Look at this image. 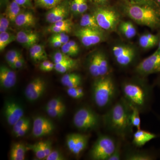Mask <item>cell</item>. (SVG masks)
<instances>
[{"label":"cell","mask_w":160,"mask_h":160,"mask_svg":"<svg viewBox=\"0 0 160 160\" xmlns=\"http://www.w3.org/2000/svg\"><path fill=\"white\" fill-rule=\"evenodd\" d=\"M118 8L122 14L137 24L152 30L160 29V9L153 1L140 4L119 3Z\"/></svg>","instance_id":"1"},{"label":"cell","mask_w":160,"mask_h":160,"mask_svg":"<svg viewBox=\"0 0 160 160\" xmlns=\"http://www.w3.org/2000/svg\"><path fill=\"white\" fill-rule=\"evenodd\" d=\"M130 106L122 98L115 103L103 116V122L109 131L125 138L132 132L130 121Z\"/></svg>","instance_id":"2"},{"label":"cell","mask_w":160,"mask_h":160,"mask_svg":"<svg viewBox=\"0 0 160 160\" xmlns=\"http://www.w3.org/2000/svg\"><path fill=\"white\" fill-rule=\"evenodd\" d=\"M125 81L122 84L123 98L129 104L142 112L147 108L151 100L152 89L145 77L140 76Z\"/></svg>","instance_id":"3"},{"label":"cell","mask_w":160,"mask_h":160,"mask_svg":"<svg viewBox=\"0 0 160 160\" xmlns=\"http://www.w3.org/2000/svg\"><path fill=\"white\" fill-rule=\"evenodd\" d=\"M116 92V86L110 74L96 78L92 85V99L98 107H106L114 99Z\"/></svg>","instance_id":"4"},{"label":"cell","mask_w":160,"mask_h":160,"mask_svg":"<svg viewBox=\"0 0 160 160\" xmlns=\"http://www.w3.org/2000/svg\"><path fill=\"white\" fill-rule=\"evenodd\" d=\"M92 13L101 29L108 33L117 31L118 26L122 20V13L118 8L109 4L95 6Z\"/></svg>","instance_id":"5"},{"label":"cell","mask_w":160,"mask_h":160,"mask_svg":"<svg viewBox=\"0 0 160 160\" xmlns=\"http://www.w3.org/2000/svg\"><path fill=\"white\" fill-rule=\"evenodd\" d=\"M111 52L115 62L122 68L132 65L138 58L136 47L130 43L118 42L112 45Z\"/></svg>","instance_id":"6"},{"label":"cell","mask_w":160,"mask_h":160,"mask_svg":"<svg viewBox=\"0 0 160 160\" xmlns=\"http://www.w3.org/2000/svg\"><path fill=\"white\" fill-rule=\"evenodd\" d=\"M73 122L76 128L80 131L88 132L98 127L100 118L99 115L91 108L83 107L75 113Z\"/></svg>","instance_id":"7"},{"label":"cell","mask_w":160,"mask_h":160,"mask_svg":"<svg viewBox=\"0 0 160 160\" xmlns=\"http://www.w3.org/2000/svg\"><path fill=\"white\" fill-rule=\"evenodd\" d=\"M117 143L107 135H100L89 152V157L93 160H108L113 153Z\"/></svg>","instance_id":"8"},{"label":"cell","mask_w":160,"mask_h":160,"mask_svg":"<svg viewBox=\"0 0 160 160\" xmlns=\"http://www.w3.org/2000/svg\"><path fill=\"white\" fill-rule=\"evenodd\" d=\"M107 32L102 29L80 27L74 32V35L86 47L95 46L106 41Z\"/></svg>","instance_id":"9"},{"label":"cell","mask_w":160,"mask_h":160,"mask_svg":"<svg viewBox=\"0 0 160 160\" xmlns=\"http://www.w3.org/2000/svg\"><path fill=\"white\" fill-rule=\"evenodd\" d=\"M135 71L138 75L143 77L160 73V50L157 49L152 54L138 63Z\"/></svg>","instance_id":"10"},{"label":"cell","mask_w":160,"mask_h":160,"mask_svg":"<svg viewBox=\"0 0 160 160\" xmlns=\"http://www.w3.org/2000/svg\"><path fill=\"white\" fill-rule=\"evenodd\" d=\"M55 126L51 120L46 117L38 116L33 120L32 135L34 138H40L49 135L53 132Z\"/></svg>","instance_id":"11"},{"label":"cell","mask_w":160,"mask_h":160,"mask_svg":"<svg viewBox=\"0 0 160 160\" xmlns=\"http://www.w3.org/2000/svg\"><path fill=\"white\" fill-rule=\"evenodd\" d=\"M46 85L45 80L41 78L32 80L26 86L25 95L30 102H34L40 98L46 91Z\"/></svg>","instance_id":"12"},{"label":"cell","mask_w":160,"mask_h":160,"mask_svg":"<svg viewBox=\"0 0 160 160\" xmlns=\"http://www.w3.org/2000/svg\"><path fill=\"white\" fill-rule=\"evenodd\" d=\"M4 112L7 123L11 126L24 117V112L22 106L14 101H6Z\"/></svg>","instance_id":"13"},{"label":"cell","mask_w":160,"mask_h":160,"mask_svg":"<svg viewBox=\"0 0 160 160\" xmlns=\"http://www.w3.org/2000/svg\"><path fill=\"white\" fill-rule=\"evenodd\" d=\"M70 9V0H65L62 2L49 9L46 14V20L51 24L65 19L68 16Z\"/></svg>","instance_id":"14"},{"label":"cell","mask_w":160,"mask_h":160,"mask_svg":"<svg viewBox=\"0 0 160 160\" xmlns=\"http://www.w3.org/2000/svg\"><path fill=\"white\" fill-rule=\"evenodd\" d=\"M17 77L15 72L5 66L0 67V85L2 88L9 89L15 85Z\"/></svg>","instance_id":"15"},{"label":"cell","mask_w":160,"mask_h":160,"mask_svg":"<svg viewBox=\"0 0 160 160\" xmlns=\"http://www.w3.org/2000/svg\"><path fill=\"white\" fill-rule=\"evenodd\" d=\"M16 37L18 42L26 48H31L39 40L38 34L29 30H21L18 32Z\"/></svg>","instance_id":"16"},{"label":"cell","mask_w":160,"mask_h":160,"mask_svg":"<svg viewBox=\"0 0 160 160\" xmlns=\"http://www.w3.org/2000/svg\"><path fill=\"white\" fill-rule=\"evenodd\" d=\"M157 135L152 132L142 129H137L133 133L132 142L136 147L141 148L146 143L157 138Z\"/></svg>","instance_id":"17"},{"label":"cell","mask_w":160,"mask_h":160,"mask_svg":"<svg viewBox=\"0 0 160 160\" xmlns=\"http://www.w3.org/2000/svg\"><path fill=\"white\" fill-rule=\"evenodd\" d=\"M157 158V155L152 152L136 149L127 150L123 157L126 160H153Z\"/></svg>","instance_id":"18"},{"label":"cell","mask_w":160,"mask_h":160,"mask_svg":"<svg viewBox=\"0 0 160 160\" xmlns=\"http://www.w3.org/2000/svg\"><path fill=\"white\" fill-rule=\"evenodd\" d=\"M16 26L20 28H32L35 26L36 19L31 12H21L15 20Z\"/></svg>","instance_id":"19"},{"label":"cell","mask_w":160,"mask_h":160,"mask_svg":"<svg viewBox=\"0 0 160 160\" xmlns=\"http://www.w3.org/2000/svg\"><path fill=\"white\" fill-rule=\"evenodd\" d=\"M117 31L127 39L133 38L137 33L136 27L131 21L122 20L118 26Z\"/></svg>","instance_id":"20"},{"label":"cell","mask_w":160,"mask_h":160,"mask_svg":"<svg viewBox=\"0 0 160 160\" xmlns=\"http://www.w3.org/2000/svg\"><path fill=\"white\" fill-rule=\"evenodd\" d=\"M158 35L152 34L150 32L143 33L140 36L138 39L140 47L144 50H148L158 46Z\"/></svg>","instance_id":"21"},{"label":"cell","mask_w":160,"mask_h":160,"mask_svg":"<svg viewBox=\"0 0 160 160\" xmlns=\"http://www.w3.org/2000/svg\"><path fill=\"white\" fill-rule=\"evenodd\" d=\"M27 148L22 143H15L12 145L9 158L11 160H25Z\"/></svg>","instance_id":"22"},{"label":"cell","mask_w":160,"mask_h":160,"mask_svg":"<svg viewBox=\"0 0 160 160\" xmlns=\"http://www.w3.org/2000/svg\"><path fill=\"white\" fill-rule=\"evenodd\" d=\"M89 139L88 135L78 133L74 149L72 153L76 156L79 155L87 147Z\"/></svg>","instance_id":"23"},{"label":"cell","mask_w":160,"mask_h":160,"mask_svg":"<svg viewBox=\"0 0 160 160\" xmlns=\"http://www.w3.org/2000/svg\"><path fill=\"white\" fill-rule=\"evenodd\" d=\"M88 67L92 76L95 78H100L98 51L96 52L91 55L88 61Z\"/></svg>","instance_id":"24"},{"label":"cell","mask_w":160,"mask_h":160,"mask_svg":"<svg viewBox=\"0 0 160 160\" xmlns=\"http://www.w3.org/2000/svg\"><path fill=\"white\" fill-rule=\"evenodd\" d=\"M100 77L110 74V66L108 57L105 52L98 51Z\"/></svg>","instance_id":"25"},{"label":"cell","mask_w":160,"mask_h":160,"mask_svg":"<svg viewBox=\"0 0 160 160\" xmlns=\"http://www.w3.org/2000/svg\"><path fill=\"white\" fill-rule=\"evenodd\" d=\"M21 7L16 2L12 0L6 6L5 15L10 20V22H14L15 20L21 12Z\"/></svg>","instance_id":"26"},{"label":"cell","mask_w":160,"mask_h":160,"mask_svg":"<svg viewBox=\"0 0 160 160\" xmlns=\"http://www.w3.org/2000/svg\"><path fill=\"white\" fill-rule=\"evenodd\" d=\"M82 15L80 21L81 27L102 29L98 25L96 18L92 13H85Z\"/></svg>","instance_id":"27"},{"label":"cell","mask_w":160,"mask_h":160,"mask_svg":"<svg viewBox=\"0 0 160 160\" xmlns=\"http://www.w3.org/2000/svg\"><path fill=\"white\" fill-rule=\"evenodd\" d=\"M78 66V60H73L69 62L55 64L54 69L60 73H64L77 68Z\"/></svg>","instance_id":"28"},{"label":"cell","mask_w":160,"mask_h":160,"mask_svg":"<svg viewBox=\"0 0 160 160\" xmlns=\"http://www.w3.org/2000/svg\"><path fill=\"white\" fill-rule=\"evenodd\" d=\"M129 104V103H128ZM130 106V121L132 126L137 129H141V120L140 117L141 112L137 108L129 105Z\"/></svg>","instance_id":"29"},{"label":"cell","mask_w":160,"mask_h":160,"mask_svg":"<svg viewBox=\"0 0 160 160\" xmlns=\"http://www.w3.org/2000/svg\"><path fill=\"white\" fill-rule=\"evenodd\" d=\"M16 40V37L7 31L0 32V51L3 50L9 44Z\"/></svg>","instance_id":"30"},{"label":"cell","mask_w":160,"mask_h":160,"mask_svg":"<svg viewBox=\"0 0 160 160\" xmlns=\"http://www.w3.org/2000/svg\"><path fill=\"white\" fill-rule=\"evenodd\" d=\"M65 0H34L36 6L40 8L49 9L59 5Z\"/></svg>","instance_id":"31"},{"label":"cell","mask_w":160,"mask_h":160,"mask_svg":"<svg viewBox=\"0 0 160 160\" xmlns=\"http://www.w3.org/2000/svg\"><path fill=\"white\" fill-rule=\"evenodd\" d=\"M46 112L50 117L60 118L62 117L66 112V107L58 108H45Z\"/></svg>","instance_id":"32"},{"label":"cell","mask_w":160,"mask_h":160,"mask_svg":"<svg viewBox=\"0 0 160 160\" xmlns=\"http://www.w3.org/2000/svg\"><path fill=\"white\" fill-rule=\"evenodd\" d=\"M27 149H29V150H31L34 152L36 157L38 159H45V158H46V155L41 149L38 142L32 144V145L29 144L27 146Z\"/></svg>","instance_id":"33"},{"label":"cell","mask_w":160,"mask_h":160,"mask_svg":"<svg viewBox=\"0 0 160 160\" xmlns=\"http://www.w3.org/2000/svg\"><path fill=\"white\" fill-rule=\"evenodd\" d=\"M53 62L54 64H57L63 62H69L73 60V59L71 58V57L69 56L68 55L65 54L64 52H58L55 53L53 56Z\"/></svg>","instance_id":"34"},{"label":"cell","mask_w":160,"mask_h":160,"mask_svg":"<svg viewBox=\"0 0 160 160\" xmlns=\"http://www.w3.org/2000/svg\"><path fill=\"white\" fill-rule=\"evenodd\" d=\"M20 54L21 53L20 52L15 50H9L7 52L6 55V59L10 67L13 65Z\"/></svg>","instance_id":"35"},{"label":"cell","mask_w":160,"mask_h":160,"mask_svg":"<svg viewBox=\"0 0 160 160\" xmlns=\"http://www.w3.org/2000/svg\"><path fill=\"white\" fill-rule=\"evenodd\" d=\"M66 107L62 100L60 98L52 99L46 104V108H58Z\"/></svg>","instance_id":"36"},{"label":"cell","mask_w":160,"mask_h":160,"mask_svg":"<svg viewBox=\"0 0 160 160\" xmlns=\"http://www.w3.org/2000/svg\"><path fill=\"white\" fill-rule=\"evenodd\" d=\"M30 121L29 119L28 118L24 117L18 121L15 124L12 126V132L14 134L18 132L20 129L22 128L26 125V123Z\"/></svg>","instance_id":"37"},{"label":"cell","mask_w":160,"mask_h":160,"mask_svg":"<svg viewBox=\"0 0 160 160\" xmlns=\"http://www.w3.org/2000/svg\"><path fill=\"white\" fill-rule=\"evenodd\" d=\"M10 20L5 14H1L0 18V32L7 31L9 26Z\"/></svg>","instance_id":"38"},{"label":"cell","mask_w":160,"mask_h":160,"mask_svg":"<svg viewBox=\"0 0 160 160\" xmlns=\"http://www.w3.org/2000/svg\"><path fill=\"white\" fill-rule=\"evenodd\" d=\"M72 29H70V28H64V27L55 26L52 24L51 26L48 27L47 30L49 32L54 33H61V32L68 33L71 32Z\"/></svg>","instance_id":"39"},{"label":"cell","mask_w":160,"mask_h":160,"mask_svg":"<svg viewBox=\"0 0 160 160\" xmlns=\"http://www.w3.org/2000/svg\"><path fill=\"white\" fill-rule=\"evenodd\" d=\"M46 160H64L66 158L59 151L57 150H52L45 159Z\"/></svg>","instance_id":"40"},{"label":"cell","mask_w":160,"mask_h":160,"mask_svg":"<svg viewBox=\"0 0 160 160\" xmlns=\"http://www.w3.org/2000/svg\"><path fill=\"white\" fill-rule=\"evenodd\" d=\"M61 48L62 52H64L65 54L68 55L69 56L74 57L78 55L75 52L74 50L72 48L68 42L63 44Z\"/></svg>","instance_id":"41"},{"label":"cell","mask_w":160,"mask_h":160,"mask_svg":"<svg viewBox=\"0 0 160 160\" xmlns=\"http://www.w3.org/2000/svg\"><path fill=\"white\" fill-rule=\"evenodd\" d=\"M42 151L44 152L46 157H47L52 151L51 143L49 141L40 142H38Z\"/></svg>","instance_id":"42"},{"label":"cell","mask_w":160,"mask_h":160,"mask_svg":"<svg viewBox=\"0 0 160 160\" xmlns=\"http://www.w3.org/2000/svg\"><path fill=\"white\" fill-rule=\"evenodd\" d=\"M122 156L121 145L119 142H118L114 151L108 160H120L122 158Z\"/></svg>","instance_id":"43"},{"label":"cell","mask_w":160,"mask_h":160,"mask_svg":"<svg viewBox=\"0 0 160 160\" xmlns=\"http://www.w3.org/2000/svg\"><path fill=\"white\" fill-rule=\"evenodd\" d=\"M32 47H33L35 50L38 53L39 55L43 61L47 60V54L44 46L36 44L34 45V46H32Z\"/></svg>","instance_id":"44"},{"label":"cell","mask_w":160,"mask_h":160,"mask_svg":"<svg viewBox=\"0 0 160 160\" xmlns=\"http://www.w3.org/2000/svg\"><path fill=\"white\" fill-rule=\"evenodd\" d=\"M52 25L55 26H59V27L72 29V22L71 19H65L58 21L54 24H52Z\"/></svg>","instance_id":"45"},{"label":"cell","mask_w":160,"mask_h":160,"mask_svg":"<svg viewBox=\"0 0 160 160\" xmlns=\"http://www.w3.org/2000/svg\"><path fill=\"white\" fill-rule=\"evenodd\" d=\"M88 1L89 0H79L78 14H84L87 11L89 8Z\"/></svg>","instance_id":"46"},{"label":"cell","mask_w":160,"mask_h":160,"mask_svg":"<svg viewBox=\"0 0 160 160\" xmlns=\"http://www.w3.org/2000/svg\"><path fill=\"white\" fill-rule=\"evenodd\" d=\"M67 94L70 97L72 98L76 99H78L82 98L83 97V96L81 94H80L79 92H78L77 87L75 88H68L67 90Z\"/></svg>","instance_id":"47"},{"label":"cell","mask_w":160,"mask_h":160,"mask_svg":"<svg viewBox=\"0 0 160 160\" xmlns=\"http://www.w3.org/2000/svg\"><path fill=\"white\" fill-rule=\"evenodd\" d=\"M52 36L58 39L63 44L68 42L69 41V36L65 32L54 33Z\"/></svg>","instance_id":"48"},{"label":"cell","mask_w":160,"mask_h":160,"mask_svg":"<svg viewBox=\"0 0 160 160\" xmlns=\"http://www.w3.org/2000/svg\"><path fill=\"white\" fill-rule=\"evenodd\" d=\"M29 52L30 58L32 60V61H34V62H38L40 61H43L39 55L38 53L35 50L33 47H31V48H30Z\"/></svg>","instance_id":"49"},{"label":"cell","mask_w":160,"mask_h":160,"mask_svg":"<svg viewBox=\"0 0 160 160\" xmlns=\"http://www.w3.org/2000/svg\"><path fill=\"white\" fill-rule=\"evenodd\" d=\"M20 6L24 8L32 9V0H13Z\"/></svg>","instance_id":"50"},{"label":"cell","mask_w":160,"mask_h":160,"mask_svg":"<svg viewBox=\"0 0 160 160\" xmlns=\"http://www.w3.org/2000/svg\"><path fill=\"white\" fill-rule=\"evenodd\" d=\"M25 61L22 56V54H20L18 57L16 61L14 63L11 68L13 69H20L24 66Z\"/></svg>","instance_id":"51"},{"label":"cell","mask_w":160,"mask_h":160,"mask_svg":"<svg viewBox=\"0 0 160 160\" xmlns=\"http://www.w3.org/2000/svg\"><path fill=\"white\" fill-rule=\"evenodd\" d=\"M29 126H30V121L26 123V125L22 128L20 129L17 133L14 134L15 136L17 138L24 136L29 130Z\"/></svg>","instance_id":"52"},{"label":"cell","mask_w":160,"mask_h":160,"mask_svg":"<svg viewBox=\"0 0 160 160\" xmlns=\"http://www.w3.org/2000/svg\"><path fill=\"white\" fill-rule=\"evenodd\" d=\"M79 0H70V10L75 14H78Z\"/></svg>","instance_id":"53"},{"label":"cell","mask_w":160,"mask_h":160,"mask_svg":"<svg viewBox=\"0 0 160 160\" xmlns=\"http://www.w3.org/2000/svg\"><path fill=\"white\" fill-rule=\"evenodd\" d=\"M49 42L52 47L54 48L61 47L63 44L57 38L53 36H52L49 40Z\"/></svg>","instance_id":"54"},{"label":"cell","mask_w":160,"mask_h":160,"mask_svg":"<svg viewBox=\"0 0 160 160\" xmlns=\"http://www.w3.org/2000/svg\"><path fill=\"white\" fill-rule=\"evenodd\" d=\"M120 3H126V4H140L145 3L152 2V0H118Z\"/></svg>","instance_id":"55"},{"label":"cell","mask_w":160,"mask_h":160,"mask_svg":"<svg viewBox=\"0 0 160 160\" xmlns=\"http://www.w3.org/2000/svg\"><path fill=\"white\" fill-rule=\"evenodd\" d=\"M95 6H106L109 5L110 0H89Z\"/></svg>","instance_id":"56"},{"label":"cell","mask_w":160,"mask_h":160,"mask_svg":"<svg viewBox=\"0 0 160 160\" xmlns=\"http://www.w3.org/2000/svg\"><path fill=\"white\" fill-rule=\"evenodd\" d=\"M68 42H69V45L71 46L72 48L74 50L75 52L78 54L80 52V47L78 43L74 41H69Z\"/></svg>","instance_id":"57"},{"label":"cell","mask_w":160,"mask_h":160,"mask_svg":"<svg viewBox=\"0 0 160 160\" xmlns=\"http://www.w3.org/2000/svg\"><path fill=\"white\" fill-rule=\"evenodd\" d=\"M51 62L49 60H45L43 61L41 64H40L39 66V69L42 71H45V70L48 66L49 65Z\"/></svg>","instance_id":"58"},{"label":"cell","mask_w":160,"mask_h":160,"mask_svg":"<svg viewBox=\"0 0 160 160\" xmlns=\"http://www.w3.org/2000/svg\"><path fill=\"white\" fill-rule=\"evenodd\" d=\"M55 64L52 62H50V64L45 70V72H50L54 69Z\"/></svg>","instance_id":"59"},{"label":"cell","mask_w":160,"mask_h":160,"mask_svg":"<svg viewBox=\"0 0 160 160\" xmlns=\"http://www.w3.org/2000/svg\"><path fill=\"white\" fill-rule=\"evenodd\" d=\"M159 30V31L158 33V42L157 49L160 50V29Z\"/></svg>","instance_id":"60"},{"label":"cell","mask_w":160,"mask_h":160,"mask_svg":"<svg viewBox=\"0 0 160 160\" xmlns=\"http://www.w3.org/2000/svg\"><path fill=\"white\" fill-rule=\"evenodd\" d=\"M152 1H153L160 9V0H152Z\"/></svg>","instance_id":"61"},{"label":"cell","mask_w":160,"mask_h":160,"mask_svg":"<svg viewBox=\"0 0 160 160\" xmlns=\"http://www.w3.org/2000/svg\"><path fill=\"white\" fill-rule=\"evenodd\" d=\"M157 84L158 86H160V77L158 79V80Z\"/></svg>","instance_id":"62"}]
</instances>
